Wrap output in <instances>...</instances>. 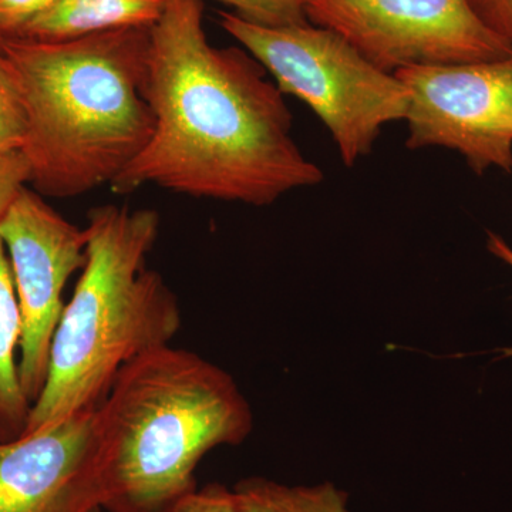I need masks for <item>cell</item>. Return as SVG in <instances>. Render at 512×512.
Returning a JSON list of instances; mask_svg holds the SVG:
<instances>
[{"label": "cell", "mask_w": 512, "mask_h": 512, "mask_svg": "<svg viewBox=\"0 0 512 512\" xmlns=\"http://www.w3.org/2000/svg\"><path fill=\"white\" fill-rule=\"evenodd\" d=\"M151 28H124L63 42L9 37L0 55L18 86L30 181L72 198L111 184L154 133L144 96Z\"/></svg>", "instance_id": "7a4b0ae2"}, {"label": "cell", "mask_w": 512, "mask_h": 512, "mask_svg": "<svg viewBox=\"0 0 512 512\" xmlns=\"http://www.w3.org/2000/svg\"><path fill=\"white\" fill-rule=\"evenodd\" d=\"M0 238L22 318L20 384L33 404L45 386L53 336L66 306L64 286L86 265V235L23 187L0 218Z\"/></svg>", "instance_id": "ba28073f"}, {"label": "cell", "mask_w": 512, "mask_h": 512, "mask_svg": "<svg viewBox=\"0 0 512 512\" xmlns=\"http://www.w3.org/2000/svg\"><path fill=\"white\" fill-rule=\"evenodd\" d=\"M144 96L154 133L110 184L265 207L322 183L292 136L284 93L247 50L212 46L202 0H168L151 28Z\"/></svg>", "instance_id": "6da1fadb"}, {"label": "cell", "mask_w": 512, "mask_h": 512, "mask_svg": "<svg viewBox=\"0 0 512 512\" xmlns=\"http://www.w3.org/2000/svg\"><path fill=\"white\" fill-rule=\"evenodd\" d=\"M478 20L512 47V0H467Z\"/></svg>", "instance_id": "ac0fdd59"}, {"label": "cell", "mask_w": 512, "mask_h": 512, "mask_svg": "<svg viewBox=\"0 0 512 512\" xmlns=\"http://www.w3.org/2000/svg\"><path fill=\"white\" fill-rule=\"evenodd\" d=\"M56 0H0V37H16Z\"/></svg>", "instance_id": "2e32d148"}, {"label": "cell", "mask_w": 512, "mask_h": 512, "mask_svg": "<svg viewBox=\"0 0 512 512\" xmlns=\"http://www.w3.org/2000/svg\"><path fill=\"white\" fill-rule=\"evenodd\" d=\"M238 16L262 26H293L308 23L302 0H220Z\"/></svg>", "instance_id": "5bb4252c"}, {"label": "cell", "mask_w": 512, "mask_h": 512, "mask_svg": "<svg viewBox=\"0 0 512 512\" xmlns=\"http://www.w3.org/2000/svg\"><path fill=\"white\" fill-rule=\"evenodd\" d=\"M160 227V214L147 208L107 204L87 215L86 265L64 306L45 386L23 434L99 407L124 366L180 332L177 296L146 265Z\"/></svg>", "instance_id": "277c9868"}, {"label": "cell", "mask_w": 512, "mask_h": 512, "mask_svg": "<svg viewBox=\"0 0 512 512\" xmlns=\"http://www.w3.org/2000/svg\"><path fill=\"white\" fill-rule=\"evenodd\" d=\"M104 497L97 407L0 441V512H92Z\"/></svg>", "instance_id": "9c48e42d"}, {"label": "cell", "mask_w": 512, "mask_h": 512, "mask_svg": "<svg viewBox=\"0 0 512 512\" xmlns=\"http://www.w3.org/2000/svg\"><path fill=\"white\" fill-rule=\"evenodd\" d=\"M302 2L309 23L338 33L386 73L512 56V47L485 28L467 0Z\"/></svg>", "instance_id": "8992f818"}, {"label": "cell", "mask_w": 512, "mask_h": 512, "mask_svg": "<svg viewBox=\"0 0 512 512\" xmlns=\"http://www.w3.org/2000/svg\"><path fill=\"white\" fill-rule=\"evenodd\" d=\"M505 356L512 357V348L504 350Z\"/></svg>", "instance_id": "ffe728a7"}, {"label": "cell", "mask_w": 512, "mask_h": 512, "mask_svg": "<svg viewBox=\"0 0 512 512\" xmlns=\"http://www.w3.org/2000/svg\"><path fill=\"white\" fill-rule=\"evenodd\" d=\"M168 0H56L18 39L63 42L124 28H153Z\"/></svg>", "instance_id": "30bf717a"}, {"label": "cell", "mask_w": 512, "mask_h": 512, "mask_svg": "<svg viewBox=\"0 0 512 512\" xmlns=\"http://www.w3.org/2000/svg\"><path fill=\"white\" fill-rule=\"evenodd\" d=\"M488 249H490L491 254L497 256L498 259L512 268V248L503 238L495 234H488Z\"/></svg>", "instance_id": "d6986e66"}, {"label": "cell", "mask_w": 512, "mask_h": 512, "mask_svg": "<svg viewBox=\"0 0 512 512\" xmlns=\"http://www.w3.org/2000/svg\"><path fill=\"white\" fill-rule=\"evenodd\" d=\"M92 512H107L104 510V508H96V510H93Z\"/></svg>", "instance_id": "44dd1931"}, {"label": "cell", "mask_w": 512, "mask_h": 512, "mask_svg": "<svg viewBox=\"0 0 512 512\" xmlns=\"http://www.w3.org/2000/svg\"><path fill=\"white\" fill-rule=\"evenodd\" d=\"M28 120L12 73L0 55V157L22 153Z\"/></svg>", "instance_id": "4fadbf2b"}, {"label": "cell", "mask_w": 512, "mask_h": 512, "mask_svg": "<svg viewBox=\"0 0 512 512\" xmlns=\"http://www.w3.org/2000/svg\"><path fill=\"white\" fill-rule=\"evenodd\" d=\"M168 512H247L239 503L234 488L211 483L184 495Z\"/></svg>", "instance_id": "9a60e30c"}, {"label": "cell", "mask_w": 512, "mask_h": 512, "mask_svg": "<svg viewBox=\"0 0 512 512\" xmlns=\"http://www.w3.org/2000/svg\"><path fill=\"white\" fill-rule=\"evenodd\" d=\"M234 491L247 512H350L348 493L333 483L286 485L249 477Z\"/></svg>", "instance_id": "7c38bea8"}, {"label": "cell", "mask_w": 512, "mask_h": 512, "mask_svg": "<svg viewBox=\"0 0 512 512\" xmlns=\"http://www.w3.org/2000/svg\"><path fill=\"white\" fill-rule=\"evenodd\" d=\"M20 318L18 296L9 258L0 238V441L22 436L30 413L28 397L19 377Z\"/></svg>", "instance_id": "8fae6325"}, {"label": "cell", "mask_w": 512, "mask_h": 512, "mask_svg": "<svg viewBox=\"0 0 512 512\" xmlns=\"http://www.w3.org/2000/svg\"><path fill=\"white\" fill-rule=\"evenodd\" d=\"M254 414L222 367L171 345L117 373L97 407L107 512H168L214 448L251 436Z\"/></svg>", "instance_id": "3957f363"}, {"label": "cell", "mask_w": 512, "mask_h": 512, "mask_svg": "<svg viewBox=\"0 0 512 512\" xmlns=\"http://www.w3.org/2000/svg\"><path fill=\"white\" fill-rule=\"evenodd\" d=\"M218 23L274 77L282 93L311 107L348 167L372 151L386 124L406 119V86L338 33L309 22L256 25L227 10L218 13Z\"/></svg>", "instance_id": "5b68a950"}, {"label": "cell", "mask_w": 512, "mask_h": 512, "mask_svg": "<svg viewBox=\"0 0 512 512\" xmlns=\"http://www.w3.org/2000/svg\"><path fill=\"white\" fill-rule=\"evenodd\" d=\"M406 146L457 151L471 170L512 171V56L491 62L409 67Z\"/></svg>", "instance_id": "52a82bcc"}, {"label": "cell", "mask_w": 512, "mask_h": 512, "mask_svg": "<svg viewBox=\"0 0 512 512\" xmlns=\"http://www.w3.org/2000/svg\"><path fill=\"white\" fill-rule=\"evenodd\" d=\"M28 181L30 167L22 153L0 157V218Z\"/></svg>", "instance_id": "e0dca14e"}, {"label": "cell", "mask_w": 512, "mask_h": 512, "mask_svg": "<svg viewBox=\"0 0 512 512\" xmlns=\"http://www.w3.org/2000/svg\"><path fill=\"white\" fill-rule=\"evenodd\" d=\"M0 43H2V37H0Z\"/></svg>", "instance_id": "7402d4cb"}]
</instances>
